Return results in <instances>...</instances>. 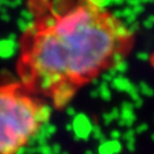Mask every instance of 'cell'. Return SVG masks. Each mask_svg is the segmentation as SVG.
<instances>
[{"label":"cell","mask_w":154,"mask_h":154,"mask_svg":"<svg viewBox=\"0 0 154 154\" xmlns=\"http://www.w3.org/2000/svg\"><path fill=\"white\" fill-rule=\"evenodd\" d=\"M50 118V105L21 81L0 83V154H18Z\"/></svg>","instance_id":"obj_2"},{"label":"cell","mask_w":154,"mask_h":154,"mask_svg":"<svg viewBox=\"0 0 154 154\" xmlns=\"http://www.w3.org/2000/svg\"><path fill=\"white\" fill-rule=\"evenodd\" d=\"M135 35L96 0H64L39 9L20 40V81L55 109L114 69L131 51Z\"/></svg>","instance_id":"obj_1"}]
</instances>
